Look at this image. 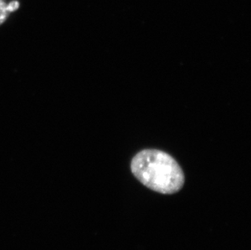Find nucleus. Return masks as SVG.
I'll return each mask as SVG.
<instances>
[{"label":"nucleus","instance_id":"obj_1","mask_svg":"<svg viewBox=\"0 0 251 250\" xmlns=\"http://www.w3.org/2000/svg\"><path fill=\"white\" fill-rule=\"evenodd\" d=\"M131 170L145 186L160 194H175L185 183V175L177 162L158 150H144L137 153L131 163Z\"/></svg>","mask_w":251,"mask_h":250},{"label":"nucleus","instance_id":"obj_2","mask_svg":"<svg viewBox=\"0 0 251 250\" xmlns=\"http://www.w3.org/2000/svg\"><path fill=\"white\" fill-rule=\"evenodd\" d=\"M20 5L18 0H12L9 2L0 0V26L4 24L12 12L19 9Z\"/></svg>","mask_w":251,"mask_h":250}]
</instances>
